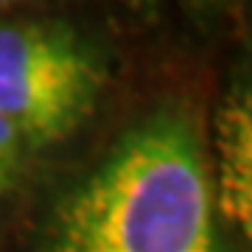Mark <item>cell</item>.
<instances>
[{
  "instance_id": "2",
  "label": "cell",
  "mask_w": 252,
  "mask_h": 252,
  "mask_svg": "<svg viewBox=\"0 0 252 252\" xmlns=\"http://www.w3.org/2000/svg\"><path fill=\"white\" fill-rule=\"evenodd\" d=\"M104 70L62 26H0V112L31 146L64 140L98 101Z\"/></svg>"
},
{
  "instance_id": "5",
  "label": "cell",
  "mask_w": 252,
  "mask_h": 252,
  "mask_svg": "<svg viewBox=\"0 0 252 252\" xmlns=\"http://www.w3.org/2000/svg\"><path fill=\"white\" fill-rule=\"evenodd\" d=\"M0 3H11V0H0Z\"/></svg>"
},
{
  "instance_id": "3",
  "label": "cell",
  "mask_w": 252,
  "mask_h": 252,
  "mask_svg": "<svg viewBox=\"0 0 252 252\" xmlns=\"http://www.w3.org/2000/svg\"><path fill=\"white\" fill-rule=\"evenodd\" d=\"M219 207L244 235L252 227V112L250 95L233 93L219 118Z\"/></svg>"
},
{
  "instance_id": "4",
  "label": "cell",
  "mask_w": 252,
  "mask_h": 252,
  "mask_svg": "<svg viewBox=\"0 0 252 252\" xmlns=\"http://www.w3.org/2000/svg\"><path fill=\"white\" fill-rule=\"evenodd\" d=\"M20 149H23V137L14 129L9 118L0 112V196L14 185L20 171Z\"/></svg>"
},
{
  "instance_id": "1",
  "label": "cell",
  "mask_w": 252,
  "mask_h": 252,
  "mask_svg": "<svg viewBox=\"0 0 252 252\" xmlns=\"http://www.w3.org/2000/svg\"><path fill=\"white\" fill-rule=\"evenodd\" d=\"M45 252H221L193 118L162 109L121 135L59 202Z\"/></svg>"
}]
</instances>
